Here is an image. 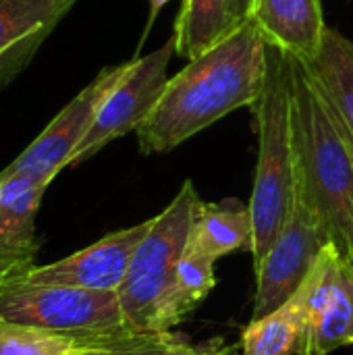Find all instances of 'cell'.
Masks as SVG:
<instances>
[{"instance_id": "obj_16", "label": "cell", "mask_w": 353, "mask_h": 355, "mask_svg": "<svg viewBox=\"0 0 353 355\" xmlns=\"http://www.w3.org/2000/svg\"><path fill=\"white\" fill-rule=\"evenodd\" d=\"M237 27L231 0H183L175 21V54L193 60Z\"/></svg>"}, {"instance_id": "obj_17", "label": "cell", "mask_w": 353, "mask_h": 355, "mask_svg": "<svg viewBox=\"0 0 353 355\" xmlns=\"http://www.w3.org/2000/svg\"><path fill=\"white\" fill-rule=\"evenodd\" d=\"M308 64L353 135V42L327 27L318 54Z\"/></svg>"}, {"instance_id": "obj_3", "label": "cell", "mask_w": 353, "mask_h": 355, "mask_svg": "<svg viewBox=\"0 0 353 355\" xmlns=\"http://www.w3.org/2000/svg\"><path fill=\"white\" fill-rule=\"evenodd\" d=\"M191 181H185L173 202L152 218L129 262L117 295L127 324L137 333H171L191 308L177 287V264L183 256L200 206Z\"/></svg>"}, {"instance_id": "obj_1", "label": "cell", "mask_w": 353, "mask_h": 355, "mask_svg": "<svg viewBox=\"0 0 353 355\" xmlns=\"http://www.w3.org/2000/svg\"><path fill=\"white\" fill-rule=\"evenodd\" d=\"M268 44L252 19L239 23L169 79L158 104L137 127L141 154L171 152L237 108H252L266 79Z\"/></svg>"}, {"instance_id": "obj_15", "label": "cell", "mask_w": 353, "mask_h": 355, "mask_svg": "<svg viewBox=\"0 0 353 355\" xmlns=\"http://www.w3.org/2000/svg\"><path fill=\"white\" fill-rule=\"evenodd\" d=\"M0 175V250L35 254V214L48 187L23 175Z\"/></svg>"}, {"instance_id": "obj_6", "label": "cell", "mask_w": 353, "mask_h": 355, "mask_svg": "<svg viewBox=\"0 0 353 355\" xmlns=\"http://www.w3.org/2000/svg\"><path fill=\"white\" fill-rule=\"evenodd\" d=\"M327 243H333L329 231L295 181L289 216L262 262L254 268L256 295L250 320H260L289 300Z\"/></svg>"}, {"instance_id": "obj_26", "label": "cell", "mask_w": 353, "mask_h": 355, "mask_svg": "<svg viewBox=\"0 0 353 355\" xmlns=\"http://www.w3.org/2000/svg\"><path fill=\"white\" fill-rule=\"evenodd\" d=\"M0 58H2V56H0Z\"/></svg>"}, {"instance_id": "obj_19", "label": "cell", "mask_w": 353, "mask_h": 355, "mask_svg": "<svg viewBox=\"0 0 353 355\" xmlns=\"http://www.w3.org/2000/svg\"><path fill=\"white\" fill-rule=\"evenodd\" d=\"M216 260L185 248L183 256L177 264V287L185 304L191 308V312L210 295V291L216 287V275H214Z\"/></svg>"}, {"instance_id": "obj_13", "label": "cell", "mask_w": 353, "mask_h": 355, "mask_svg": "<svg viewBox=\"0 0 353 355\" xmlns=\"http://www.w3.org/2000/svg\"><path fill=\"white\" fill-rule=\"evenodd\" d=\"M146 333H56L0 318V355H89L129 343Z\"/></svg>"}, {"instance_id": "obj_23", "label": "cell", "mask_w": 353, "mask_h": 355, "mask_svg": "<svg viewBox=\"0 0 353 355\" xmlns=\"http://www.w3.org/2000/svg\"><path fill=\"white\" fill-rule=\"evenodd\" d=\"M150 2V15H148V23H146V29H144V37H141V42L148 37V31H150V27H152V23L156 21V17H158V12L162 10V6L169 2V0H148Z\"/></svg>"}, {"instance_id": "obj_12", "label": "cell", "mask_w": 353, "mask_h": 355, "mask_svg": "<svg viewBox=\"0 0 353 355\" xmlns=\"http://www.w3.org/2000/svg\"><path fill=\"white\" fill-rule=\"evenodd\" d=\"M250 19L266 44L306 62L316 58L327 31L320 0H254Z\"/></svg>"}, {"instance_id": "obj_5", "label": "cell", "mask_w": 353, "mask_h": 355, "mask_svg": "<svg viewBox=\"0 0 353 355\" xmlns=\"http://www.w3.org/2000/svg\"><path fill=\"white\" fill-rule=\"evenodd\" d=\"M0 318L56 333H112L131 329L117 291L62 285H15L0 293ZM133 331V329H131Z\"/></svg>"}, {"instance_id": "obj_2", "label": "cell", "mask_w": 353, "mask_h": 355, "mask_svg": "<svg viewBox=\"0 0 353 355\" xmlns=\"http://www.w3.org/2000/svg\"><path fill=\"white\" fill-rule=\"evenodd\" d=\"M295 181L341 250L353 206V135L310 64L287 54Z\"/></svg>"}, {"instance_id": "obj_9", "label": "cell", "mask_w": 353, "mask_h": 355, "mask_svg": "<svg viewBox=\"0 0 353 355\" xmlns=\"http://www.w3.org/2000/svg\"><path fill=\"white\" fill-rule=\"evenodd\" d=\"M150 220L108 233L96 243L48 266H33L23 285H62L92 291H119L135 248L150 229Z\"/></svg>"}, {"instance_id": "obj_24", "label": "cell", "mask_w": 353, "mask_h": 355, "mask_svg": "<svg viewBox=\"0 0 353 355\" xmlns=\"http://www.w3.org/2000/svg\"><path fill=\"white\" fill-rule=\"evenodd\" d=\"M214 355H241V345H233V343H225Z\"/></svg>"}, {"instance_id": "obj_4", "label": "cell", "mask_w": 353, "mask_h": 355, "mask_svg": "<svg viewBox=\"0 0 353 355\" xmlns=\"http://www.w3.org/2000/svg\"><path fill=\"white\" fill-rule=\"evenodd\" d=\"M252 112L258 133V162L248 206L254 229L252 262L256 268L283 229L295 191L287 54L270 44L266 52L264 89L252 106Z\"/></svg>"}, {"instance_id": "obj_25", "label": "cell", "mask_w": 353, "mask_h": 355, "mask_svg": "<svg viewBox=\"0 0 353 355\" xmlns=\"http://www.w3.org/2000/svg\"><path fill=\"white\" fill-rule=\"evenodd\" d=\"M0 183H2V175H0Z\"/></svg>"}, {"instance_id": "obj_20", "label": "cell", "mask_w": 353, "mask_h": 355, "mask_svg": "<svg viewBox=\"0 0 353 355\" xmlns=\"http://www.w3.org/2000/svg\"><path fill=\"white\" fill-rule=\"evenodd\" d=\"M33 256L35 254H15L0 250V293L25 279V275L33 268Z\"/></svg>"}, {"instance_id": "obj_14", "label": "cell", "mask_w": 353, "mask_h": 355, "mask_svg": "<svg viewBox=\"0 0 353 355\" xmlns=\"http://www.w3.org/2000/svg\"><path fill=\"white\" fill-rule=\"evenodd\" d=\"M254 245V229L250 206L235 198L223 202H200L189 233L187 248L221 260L233 252H250Z\"/></svg>"}, {"instance_id": "obj_18", "label": "cell", "mask_w": 353, "mask_h": 355, "mask_svg": "<svg viewBox=\"0 0 353 355\" xmlns=\"http://www.w3.org/2000/svg\"><path fill=\"white\" fill-rule=\"evenodd\" d=\"M223 345H225L223 337L196 343L189 337L171 331V333H146L129 343L89 355H214Z\"/></svg>"}, {"instance_id": "obj_22", "label": "cell", "mask_w": 353, "mask_h": 355, "mask_svg": "<svg viewBox=\"0 0 353 355\" xmlns=\"http://www.w3.org/2000/svg\"><path fill=\"white\" fill-rule=\"evenodd\" d=\"M341 252L345 254V258L350 260L353 270V206H352V216H350V225H347V231H345V237H343V248Z\"/></svg>"}, {"instance_id": "obj_7", "label": "cell", "mask_w": 353, "mask_h": 355, "mask_svg": "<svg viewBox=\"0 0 353 355\" xmlns=\"http://www.w3.org/2000/svg\"><path fill=\"white\" fill-rule=\"evenodd\" d=\"M131 60L104 69L87 87H83L54 119L52 123L4 168L10 175H23L35 183L50 185L54 177L71 166V160L89 133L96 114L112 92V87L125 77Z\"/></svg>"}, {"instance_id": "obj_21", "label": "cell", "mask_w": 353, "mask_h": 355, "mask_svg": "<svg viewBox=\"0 0 353 355\" xmlns=\"http://www.w3.org/2000/svg\"><path fill=\"white\" fill-rule=\"evenodd\" d=\"M252 2L254 0H231V12H233V19H235L237 25L243 23L246 19H250Z\"/></svg>"}, {"instance_id": "obj_11", "label": "cell", "mask_w": 353, "mask_h": 355, "mask_svg": "<svg viewBox=\"0 0 353 355\" xmlns=\"http://www.w3.org/2000/svg\"><path fill=\"white\" fill-rule=\"evenodd\" d=\"M331 250L333 243L320 250L306 279L289 300L260 320H250L241 333V355H295L306 327L310 295L329 264Z\"/></svg>"}, {"instance_id": "obj_8", "label": "cell", "mask_w": 353, "mask_h": 355, "mask_svg": "<svg viewBox=\"0 0 353 355\" xmlns=\"http://www.w3.org/2000/svg\"><path fill=\"white\" fill-rule=\"evenodd\" d=\"M175 54V37L162 44L158 50L133 58L125 77L112 87L102 102L89 133L77 148L71 166L92 158L110 141L137 131V127L150 116L169 83V62Z\"/></svg>"}, {"instance_id": "obj_10", "label": "cell", "mask_w": 353, "mask_h": 355, "mask_svg": "<svg viewBox=\"0 0 353 355\" xmlns=\"http://www.w3.org/2000/svg\"><path fill=\"white\" fill-rule=\"evenodd\" d=\"M347 345L353 347V270L333 243L329 264L310 295L295 355H329Z\"/></svg>"}]
</instances>
